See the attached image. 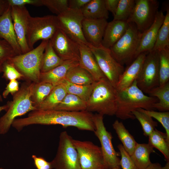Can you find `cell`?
I'll return each mask as SVG.
<instances>
[{
  "label": "cell",
  "mask_w": 169,
  "mask_h": 169,
  "mask_svg": "<svg viewBox=\"0 0 169 169\" xmlns=\"http://www.w3.org/2000/svg\"><path fill=\"white\" fill-rule=\"evenodd\" d=\"M93 114L86 110L68 111L55 110H36L31 111L27 117L21 119L23 127L32 125H59L66 127L74 126L81 130L94 132Z\"/></svg>",
  "instance_id": "6da1fadb"
},
{
  "label": "cell",
  "mask_w": 169,
  "mask_h": 169,
  "mask_svg": "<svg viewBox=\"0 0 169 169\" xmlns=\"http://www.w3.org/2000/svg\"><path fill=\"white\" fill-rule=\"evenodd\" d=\"M158 101L156 97L145 95L137 86L136 80L129 87L117 91V109L115 115L123 120L135 119L133 111L139 108L154 110L153 105Z\"/></svg>",
  "instance_id": "7a4b0ae2"
},
{
  "label": "cell",
  "mask_w": 169,
  "mask_h": 169,
  "mask_svg": "<svg viewBox=\"0 0 169 169\" xmlns=\"http://www.w3.org/2000/svg\"><path fill=\"white\" fill-rule=\"evenodd\" d=\"M35 84L32 82L23 84L13 95L12 100L7 103L6 112L0 118V134L8 132L16 117L37 110L31 100Z\"/></svg>",
  "instance_id": "3957f363"
},
{
  "label": "cell",
  "mask_w": 169,
  "mask_h": 169,
  "mask_svg": "<svg viewBox=\"0 0 169 169\" xmlns=\"http://www.w3.org/2000/svg\"><path fill=\"white\" fill-rule=\"evenodd\" d=\"M117 91L106 78L97 81L87 101L86 111L103 115H115Z\"/></svg>",
  "instance_id": "277c9868"
},
{
  "label": "cell",
  "mask_w": 169,
  "mask_h": 169,
  "mask_svg": "<svg viewBox=\"0 0 169 169\" xmlns=\"http://www.w3.org/2000/svg\"><path fill=\"white\" fill-rule=\"evenodd\" d=\"M49 40H42L36 48L26 53L15 55L7 60L24 77L32 82L38 83L43 54Z\"/></svg>",
  "instance_id": "5b68a950"
},
{
  "label": "cell",
  "mask_w": 169,
  "mask_h": 169,
  "mask_svg": "<svg viewBox=\"0 0 169 169\" xmlns=\"http://www.w3.org/2000/svg\"><path fill=\"white\" fill-rule=\"evenodd\" d=\"M128 23L125 33L109 49L113 56L123 66L129 65L135 59L142 34L135 24Z\"/></svg>",
  "instance_id": "8992f818"
},
{
  "label": "cell",
  "mask_w": 169,
  "mask_h": 169,
  "mask_svg": "<svg viewBox=\"0 0 169 169\" xmlns=\"http://www.w3.org/2000/svg\"><path fill=\"white\" fill-rule=\"evenodd\" d=\"M59 28L56 16L30 17L28 24L27 40L31 50L39 40H50Z\"/></svg>",
  "instance_id": "52a82bcc"
},
{
  "label": "cell",
  "mask_w": 169,
  "mask_h": 169,
  "mask_svg": "<svg viewBox=\"0 0 169 169\" xmlns=\"http://www.w3.org/2000/svg\"><path fill=\"white\" fill-rule=\"evenodd\" d=\"M73 139L66 131L60 133L57 153L51 161L53 169H81Z\"/></svg>",
  "instance_id": "ba28073f"
},
{
  "label": "cell",
  "mask_w": 169,
  "mask_h": 169,
  "mask_svg": "<svg viewBox=\"0 0 169 169\" xmlns=\"http://www.w3.org/2000/svg\"><path fill=\"white\" fill-rule=\"evenodd\" d=\"M136 81L138 87L143 93L147 94L159 86L158 51L151 50L146 54Z\"/></svg>",
  "instance_id": "9c48e42d"
},
{
  "label": "cell",
  "mask_w": 169,
  "mask_h": 169,
  "mask_svg": "<svg viewBox=\"0 0 169 169\" xmlns=\"http://www.w3.org/2000/svg\"><path fill=\"white\" fill-rule=\"evenodd\" d=\"M78 154L81 169H109L100 147L89 141L73 139Z\"/></svg>",
  "instance_id": "30bf717a"
},
{
  "label": "cell",
  "mask_w": 169,
  "mask_h": 169,
  "mask_svg": "<svg viewBox=\"0 0 169 169\" xmlns=\"http://www.w3.org/2000/svg\"><path fill=\"white\" fill-rule=\"evenodd\" d=\"M98 65L105 77L115 88L125 69L114 58L109 49L102 46L95 47L89 45Z\"/></svg>",
  "instance_id": "8fae6325"
},
{
  "label": "cell",
  "mask_w": 169,
  "mask_h": 169,
  "mask_svg": "<svg viewBox=\"0 0 169 169\" xmlns=\"http://www.w3.org/2000/svg\"><path fill=\"white\" fill-rule=\"evenodd\" d=\"M93 121L95 127L94 132L100 142L103 156L109 169L120 165V155L113 147L111 133L106 130L105 126L103 115L97 113L93 114Z\"/></svg>",
  "instance_id": "7c38bea8"
},
{
  "label": "cell",
  "mask_w": 169,
  "mask_h": 169,
  "mask_svg": "<svg viewBox=\"0 0 169 169\" xmlns=\"http://www.w3.org/2000/svg\"><path fill=\"white\" fill-rule=\"evenodd\" d=\"M159 4L156 0H135L133 11L126 22L135 24L138 30L143 33L153 23Z\"/></svg>",
  "instance_id": "4fadbf2b"
},
{
  "label": "cell",
  "mask_w": 169,
  "mask_h": 169,
  "mask_svg": "<svg viewBox=\"0 0 169 169\" xmlns=\"http://www.w3.org/2000/svg\"><path fill=\"white\" fill-rule=\"evenodd\" d=\"M56 17L59 28L79 44L89 45L83 33L82 22L84 17L80 10L68 8Z\"/></svg>",
  "instance_id": "5bb4252c"
},
{
  "label": "cell",
  "mask_w": 169,
  "mask_h": 169,
  "mask_svg": "<svg viewBox=\"0 0 169 169\" xmlns=\"http://www.w3.org/2000/svg\"><path fill=\"white\" fill-rule=\"evenodd\" d=\"M58 56L64 61L73 60L79 62V44L59 28L49 40Z\"/></svg>",
  "instance_id": "9a60e30c"
},
{
  "label": "cell",
  "mask_w": 169,
  "mask_h": 169,
  "mask_svg": "<svg viewBox=\"0 0 169 169\" xmlns=\"http://www.w3.org/2000/svg\"><path fill=\"white\" fill-rule=\"evenodd\" d=\"M11 16L18 43L22 54L31 50L27 40L28 22L31 16L25 6L11 7Z\"/></svg>",
  "instance_id": "2e32d148"
},
{
  "label": "cell",
  "mask_w": 169,
  "mask_h": 169,
  "mask_svg": "<svg viewBox=\"0 0 169 169\" xmlns=\"http://www.w3.org/2000/svg\"><path fill=\"white\" fill-rule=\"evenodd\" d=\"M108 23L105 19H84L82 22L83 33L89 45L95 47L101 46Z\"/></svg>",
  "instance_id": "e0dca14e"
},
{
  "label": "cell",
  "mask_w": 169,
  "mask_h": 169,
  "mask_svg": "<svg viewBox=\"0 0 169 169\" xmlns=\"http://www.w3.org/2000/svg\"><path fill=\"white\" fill-rule=\"evenodd\" d=\"M165 17L163 12L158 11L155 20L151 26L142 33L135 59L141 53L149 52L153 49L159 30L162 25Z\"/></svg>",
  "instance_id": "ac0fdd59"
},
{
  "label": "cell",
  "mask_w": 169,
  "mask_h": 169,
  "mask_svg": "<svg viewBox=\"0 0 169 169\" xmlns=\"http://www.w3.org/2000/svg\"><path fill=\"white\" fill-rule=\"evenodd\" d=\"M148 53L140 54L125 69L115 88L117 91L129 87L136 79Z\"/></svg>",
  "instance_id": "d6986e66"
},
{
  "label": "cell",
  "mask_w": 169,
  "mask_h": 169,
  "mask_svg": "<svg viewBox=\"0 0 169 169\" xmlns=\"http://www.w3.org/2000/svg\"><path fill=\"white\" fill-rule=\"evenodd\" d=\"M79 47L80 54L79 65L90 73L96 81L106 78L90 47L82 44H79Z\"/></svg>",
  "instance_id": "ffe728a7"
},
{
  "label": "cell",
  "mask_w": 169,
  "mask_h": 169,
  "mask_svg": "<svg viewBox=\"0 0 169 169\" xmlns=\"http://www.w3.org/2000/svg\"><path fill=\"white\" fill-rule=\"evenodd\" d=\"M0 38L5 40L12 46L17 55L22 54L14 30L10 6L0 17Z\"/></svg>",
  "instance_id": "44dd1931"
},
{
  "label": "cell",
  "mask_w": 169,
  "mask_h": 169,
  "mask_svg": "<svg viewBox=\"0 0 169 169\" xmlns=\"http://www.w3.org/2000/svg\"><path fill=\"white\" fill-rule=\"evenodd\" d=\"M128 26L129 23L125 21L113 20L108 22L101 46L109 49L124 34Z\"/></svg>",
  "instance_id": "7402d4cb"
},
{
  "label": "cell",
  "mask_w": 169,
  "mask_h": 169,
  "mask_svg": "<svg viewBox=\"0 0 169 169\" xmlns=\"http://www.w3.org/2000/svg\"><path fill=\"white\" fill-rule=\"evenodd\" d=\"M79 64V62L77 61H64L53 69L46 72L41 73L39 82L48 83L54 86L60 84L65 79L68 71Z\"/></svg>",
  "instance_id": "603a6c76"
},
{
  "label": "cell",
  "mask_w": 169,
  "mask_h": 169,
  "mask_svg": "<svg viewBox=\"0 0 169 169\" xmlns=\"http://www.w3.org/2000/svg\"><path fill=\"white\" fill-rule=\"evenodd\" d=\"M80 10L84 18L107 20L109 18L105 0H90Z\"/></svg>",
  "instance_id": "cb8c5ba5"
},
{
  "label": "cell",
  "mask_w": 169,
  "mask_h": 169,
  "mask_svg": "<svg viewBox=\"0 0 169 169\" xmlns=\"http://www.w3.org/2000/svg\"><path fill=\"white\" fill-rule=\"evenodd\" d=\"M154 152V148L148 143H137L131 157L138 169H145L152 163L150 156Z\"/></svg>",
  "instance_id": "d4e9b609"
},
{
  "label": "cell",
  "mask_w": 169,
  "mask_h": 169,
  "mask_svg": "<svg viewBox=\"0 0 169 169\" xmlns=\"http://www.w3.org/2000/svg\"><path fill=\"white\" fill-rule=\"evenodd\" d=\"M67 94L65 89L62 84L56 85L47 97L36 108L37 110H53L60 103Z\"/></svg>",
  "instance_id": "484cf974"
},
{
  "label": "cell",
  "mask_w": 169,
  "mask_h": 169,
  "mask_svg": "<svg viewBox=\"0 0 169 169\" xmlns=\"http://www.w3.org/2000/svg\"><path fill=\"white\" fill-rule=\"evenodd\" d=\"M65 79L70 83L82 85H90L97 82L90 73L79 64L68 71Z\"/></svg>",
  "instance_id": "4316f807"
},
{
  "label": "cell",
  "mask_w": 169,
  "mask_h": 169,
  "mask_svg": "<svg viewBox=\"0 0 169 169\" xmlns=\"http://www.w3.org/2000/svg\"><path fill=\"white\" fill-rule=\"evenodd\" d=\"M112 126L124 149L131 156L137 143L121 122L115 120Z\"/></svg>",
  "instance_id": "83f0119b"
},
{
  "label": "cell",
  "mask_w": 169,
  "mask_h": 169,
  "mask_svg": "<svg viewBox=\"0 0 169 169\" xmlns=\"http://www.w3.org/2000/svg\"><path fill=\"white\" fill-rule=\"evenodd\" d=\"M150 96L156 97L158 102L154 104L153 107L160 112L169 110V82L165 84L156 87L148 94Z\"/></svg>",
  "instance_id": "f1b7e54d"
},
{
  "label": "cell",
  "mask_w": 169,
  "mask_h": 169,
  "mask_svg": "<svg viewBox=\"0 0 169 169\" xmlns=\"http://www.w3.org/2000/svg\"><path fill=\"white\" fill-rule=\"evenodd\" d=\"M87 102L79 97L67 94L54 110L68 111H80L86 110Z\"/></svg>",
  "instance_id": "f546056e"
},
{
  "label": "cell",
  "mask_w": 169,
  "mask_h": 169,
  "mask_svg": "<svg viewBox=\"0 0 169 169\" xmlns=\"http://www.w3.org/2000/svg\"><path fill=\"white\" fill-rule=\"evenodd\" d=\"M148 143L159 151L164 155L167 162H169V142L166 133L155 128L148 136Z\"/></svg>",
  "instance_id": "4dcf8cb0"
},
{
  "label": "cell",
  "mask_w": 169,
  "mask_h": 169,
  "mask_svg": "<svg viewBox=\"0 0 169 169\" xmlns=\"http://www.w3.org/2000/svg\"><path fill=\"white\" fill-rule=\"evenodd\" d=\"M64 61L56 54L49 40L43 54L41 72L49 71L61 64Z\"/></svg>",
  "instance_id": "1f68e13d"
},
{
  "label": "cell",
  "mask_w": 169,
  "mask_h": 169,
  "mask_svg": "<svg viewBox=\"0 0 169 169\" xmlns=\"http://www.w3.org/2000/svg\"><path fill=\"white\" fill-rule=\"evenodd\" d=\"M96 82L90 85H82L70 83L65 79L60 84L64 86L67 94L75 95L87 102Z\"/></svg>",
  "instance_id": "d6a6232c"
},
{
  "label": "cell",
  "mask_w": 169,
  "mask_h": 169,
  "mask_svg": "<svg viewBox=\"0 0 169 169\" xmlns=\"http://www.w3.org/2000/svg\"><path fill=\"white\" fill-rule=\"evenodd\" d=\"M169 48V9L166 12L163 22L160 28L154 47L152 50L159 51Z\"/></svg>",
  "instance_id": "836d02e7"
},
{
  "label": "cell",
  "mask_w": 169,
  "mask_h": 169,
  "mask_svg": "<svg viewBox=\"0 0 169 169\" xmlns=\"http://www.w3.org/2000/svg\"><path fill=\"white\" fill-rule=\"evenodd\" d=\"M159 56V86L169 82V48L158 51Z\"/></svg>",
  "instance_id": "e575fe53"
},
{
  "label": "cell",
  "mask_w": 169,
  "mask_h": 169,
  "mask_svg": "<svg viewBox=\"0 0 169 169\" xmlns=\"http://www.w3.org/2000/svg\"><path fill=\"white\" fill-rule=\"evenodd\" d=\"M54 86L52 84L48 83H35L31 100L36 107L42 102Z\"/></svg>",
  "instance_id": "d590c367"
},
{
  "label": "cell",
  "mask_w": 169,
  "mask_h": 169,
  "mask_svg": "<svg viewBox=\"0 0 169 169\" xmlns=\"http://www.w3.org/2000/svg\"><path fill=\"white\" fill-rule=\"evenodd\" d=\"M132 114L141 124L144 135L148 137L157 126V122L154 121L151 116L138 110L133 111Z\"/></svg>",
  "instance_id": "8d00e7d4"
},
{
  "label": "cell",
  "mask_w": 169,
  "mask_h": 169,
  "mask_svg": "<svg viewBox=\"0 0 169 169\" xmlns=\"http://www.w3.org/2000/svg\"><path fill=\"white\" fill-rule=\"evenodd\" d=\"M135 3V0H120L113 20L127 21L133 11Z\"/></svg>",
  "instance_id": "74e56055"
},
{
  "label": "cell",
  "mask_w": 169,
  "mask_h": 169,
  "mask_svg": "<svg viewBox=\"0 0 169 169\" xmlns=\"http://www.w3.org/2000/svg\"><path fill=\"white\" fill-rule=\"evenodd\" d=\"M137 110L158 120L166 131L167 140L169 142V112H157L154 110H148L143 109Z\"/></svg>",
  "instance_id": "f35d334b"
},
{
  "label": "cell",
  "mask_w": 169,
  "mask_h": 169,
  "mask_svg": "<svg viewBox=\"0 0 169 169\" xmlns=\"http://www.w3.org/2000/svg\"><path fill=\"white\" fill-rule=\"evenodd\" d=\"M43 5L53 13L59 15L68 8V0H42Z\"/></svg>",
  "instance_id": "ab89813d"
},
{
  "label": "cell",
  "mask_w": 169,
  "mask_h": 169,
  "mask_svg": "<svg viewBox=\"0 0 169 169\" xmlns=\"http://www.w3.org/2000/svg\"><path fill=\"white\" fill-rule=\"evenodd\" d=\"M2 72H3V77L10 81L24 77L23 75L7 60L4 61L2 64Z\"/></svg>",
  "instance_id": "60d3db41"
},
{
  "label": "cell",
  "mask_w": 169,
  "mask_h": 169,
  "mask_svg": "<svg viewBox=\"0 0 169 169\" xmlns=\"http://www.w3.org/2000/svg\"><path fill=\"white\" fill-rule=\"evenodd\" d=\"M17 55L12 46L5 40L0 38V63Z\"/></svg>",
  "instance_id": "b9f144b4"
},
{
  "label": "cell",
  "mask_w": 169,
  "mask_h": 169,
  "mask_svg": "<svg viewBox=\"0 0 169 169\" xmlns=\"http://www.w3.org/2000/svg\"><path fill=\"white\" fill-rule=\"evenodd\" d=\"M121 156L120 165L122 169H138L131 156L124 149L122 144L117 146Z\"/></svg>",
  "instance_id": "7bdbcfd3"
},
{
  "label": "cell",
  "mask_w": 169,
  "mask_h": 169,
  "mask_svg": "<svg viewBox=\"0 0 169 169\" xmlns=\"http://www.w3.org/2000/svg\"><path fill=\"white\" fill-rule=\"evenodd\" d=\"M9 5L12 6H25L26 5L35 6H43L42 0H7Z\"/></svg>",
  "instance_id": "ee69618b"
},
{
  "label": "cell",
  "mask_w": 169,
  "mask_h": 169,
  "mask_svg": "<svg viewBox=\"0 0 169 169\" xmlns=\"http://www.w3.org/2000/svg\"><path fill=\"white\" fill-rule=\"evenodd\" d=\"M32 158L37 169H53L51 161L48 162L44 158L35 155H32Z\"/></svg>",
  "instance_id": "f6af8a7d"
},
{
  "label": "cell",
  "mask_w": 169,
  "mask_h": 169,
  "mask_svg": "<svg viewBox=\"0 0 169 169\" xmlns=\"http://www.w3.org/2000/svg\"><path fill=\"white\" fill-rule=\"evenodd\" d=\"M19 90V83L18 81L16 80H10L3 92V97L6 98L10 93L13 95Z\"/></svg>",
  "instance_id": "bcb514c9"
},
{
  "label": "cell",
  "mask_w": 169,
  "mask_h": 169,
  "mask_svg": "<svg viewBox=\"0 0 169 169\" xmlns=\"http://www.w3.org/2000/svg\"><path fill=\"white\" fill-rule=\"evenodd\" d=\"M90 0H68V8L80 10Z\"/></svg>",
  "instance_id": "7dc6e473"
},
{
  "label": "cell",
  "mask_w": 169,
  "mask_h": 169,
  "mask_svg": "<svg viewBox=\"0 0 169 169\" xmlns=\"http://www.w3.org/2000/svg\"><path fill=\"white\" fill-rule=\"evenodd\" d=\"M120 0H105V3L108 11L111 12L114 16L118 7Z\"/></svg>",
  "instance_id": "c3c4849f"
},
{
  "label": "cell",
  "mask_w": 169,
  "mask_h": 169,
  "mask_svg": "<svg viewBox=\"0 0 169 169\" xmlns=\"http://www.w3.org/2000/svg\"><path fill=\"white\" fill-rule=\"evenodd\" d=\"M145 169H169V162H167L163 167L159 163H151Z\"/></svg>",
  "instance_id": "681fc988"
},
{
  "label": "cell",
  "mask_w": 169,
  "mask_h": 169,
  "mask_svg": "<svg viewBox=\"0 0 169 169\" xmlns=\"http://www.w3.org/2000/svg\"><path fill=\"white\" fill-rule=\"evenodd\" d=\"M9 6L7 0H0V17L6 12Z\"/></svg>",
  "instance_id": "f907efd6"
},
{
  "label": "cell",
  "mask_w": 169,
  "mask_h": 169,
  "mask_svg": "<svg viewBox=\"0 0 169 169\" xmlns=\"http://www.w3.org/2000/svg\"><path fill=\"white\" fill-rule=\"evenodd\" d=\"M8 108L7 104H6L4 105L0 106V112L3 110H6Z\"/></svg>",
  "instance_id": "816d5d0a"
},
{
  "label": "cell",
  "mask_w": 169,
  "mask_h": 169,
  "mask_svg": "<svg viewBox=\"0 0 169 169\" xmlns=\"http://www.w3.org/2000/svg\"><path fill=\"white\" fill-rule=\"evenodd\" d=\"M3 63H0V72H2V66ZM3 101V98L2 96L0 94V101Z\"/></svg>",
  "instance_id": "f5cc1de1"
},
{
  "label": "cell",
  "mask_w": 169,
  "mask_h": 169,
  "mask_svg": "<svg viewBox=\"0 0 169 169\" xmlns=\"http://www.w3.org/2000/svg\"><path fill=\"white\" fill-rule=\"evenodd\" d=\"M121 167L120 165L117 166L111 169H120Z\"/></svg>",
  "instance_id": "db71d44e"
},
{
  "label": "cell",
  "mask_w": 169,
  "mask_h": 169,
  "mask_svg": "<svg viewBox=\"0 0 169 169\" xmlns=\"http://www.w3.org/2000/svg\"><path fill=\"white\" fill-rule=\"evenodd\" d=\"M0 169H3V168H2L0 167Z\"/></svg>",
  "instance_id": "11a10c76"
}]
</instances>
